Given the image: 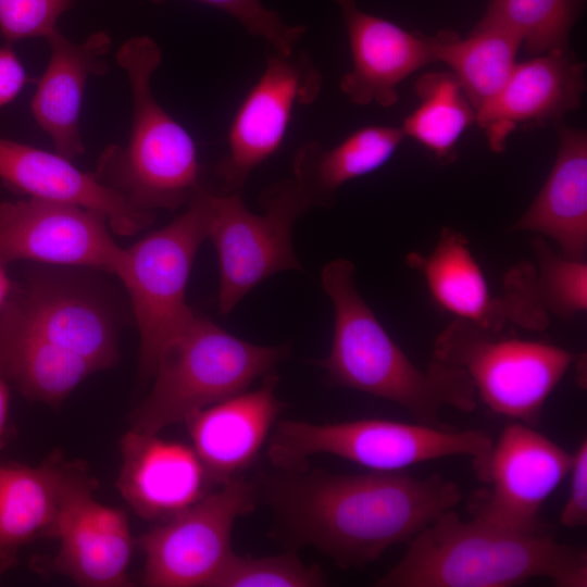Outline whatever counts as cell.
<instances>
[{
    "label": "cell",
    "mask_w": 587,
    "mask_h": 587,
    "mask_svg": "<svg viewBox=\"0 0 587 587\" xmlns=\"http://www.w3.org/2000/svg\"><path fill=\"white\" fill-rule=\"evenodd\" d=\"M569 475L570 492L560 514V524L567 528L587 523V442L584 439L572 454Z\"/></svg>",
    "instance_id": "obj_34"
},
{
    "label": "cell",
    "mask_w": 587,
    "mask_h": 587,
    "mask_svg": "<svg viewBox=\"0 0 587 587\" xmlns=\"http://www.w3.org/2000/svg\"><path fill=\"white\" fill-rule=\"evenodd\" d=\"M404 138L401 127L370 125L328 149L317 141H305L294 154L292 179L310 208H328L344 184L380 168Z\"/></svg>",
    "instance_id": "obj_25"
},
{
    "label": "cell",
    "mask_w": 587,
    "mask_h": 587,
    "mask_svg": "<svg viewBox=\"0 0 587 587\" xmlns=\"http://www.w3.org/2000/svg\"><path fill=\"white\" fill-rule=\"evenodd\" d=\"M50 47L48 65L36 83L30 112L51 139L54 151L73 160L84 153L79 129L85 87L90 76L107 71L103 57L111 49V38L102 30L83 42H73L58 29L46 38Z\"/></svg>",
    "instance_id": "obj_21"
},
{
    "label": "cell",
    "mask_w": 587,
    "mask_h": 587,
    "mask_svg": "<svg viewBox=\"0 0 587 587\" xmlns=\"http://www.w3.org/2000/svg\"><path fill=\"white\" fill-rule=\"evenodd\" d=\"M161 3L163 0H151ZM217 8L235 17L248 33L263 38L271 48L291 53L307 32L303 25H289L279 14L264 7L260 0H196Z\"/></svg>",
    "instance_id": "obj_32"
},
{
    "label": "cell",
    "mask_w": 587,
    "mask_h": 587,
    "mask_svg": "<svg viewBox=\"0 0 587 587\" xmlns=\"http://www.w3.org/2000/svg\"><path fill=\"white\" fill-rule=\"evenodd\" d=\"M404 261L422 275L436 303L455 319L504 329L508 319L502 300L491 294L462 233L445 226L430 252H410Z\"/></svg>",
    "instance_id": "obj_24"
},
{
    "label": "cell",
    "mask_w": 587,
    "mask_h": 587,
    "mask_svg": "<svg viewBox=\"0 0 587 587\" xmlns=\"http://www.w3.org/2000/svg\"><path fill=\"white\" fill-rule=\"evenodd\" d=\"M162 52L148 36L125 40L116 62L132 90L133 122L124 147L110 145L95 175L135 209L153 213L188 205L203 189L196 143L190 134L155 99L151 80Z\"/></svg>",
    "instance_id": "obj_4"
},
{
    "label": "cell",
    "mask_w": 587,
    "mask_h": 587,
    "mask_svg": "<svg viewBox=\"0 0 587 587\" xmlns=\"http://www.w3.org/2000/svg\"><path fill=\"white\" fill-rule=\"evenodd\" d=\"M432 46L434 61L450 67L477 112L507 83L522 40L508 28L480 20L466 37L441 32L432 37Z\"/></svg>",
    "instance_id": "obj_26"
},
{
    "label": "cell",
    "mask_w": 587,
    "mask_h": 587,
    "mask_svg": "<svg viewBox=\"0 0 587 587\" xmlns=\"http://www.w3.org/2000/svg\"><path fill=\"white\" fill-rule=\"evenodd\" d=\"M92 488L85 469L73 463L51 532L59 550L49 569L83 587L132 586L128 519L122 510L100 503Z\"/></svg>",
    "instance_id": "obj_15"
},
{
    "label": "cell",
    "mask_w": 587,
    "mask_h": 587,
    "mask_svg": "<svg viewBox=\"0 0 587 587\" xmlns=\"http://www.w3.org/2000/svg\"><path fill=\"white\" fill-rule=\"evenodd\" d=\"M109 297L82 268L30 270L0 309V322L79 355L98 371L118 355L117 321Z\"/></svg>",
    "instance_id": "obj_10"
},
{
    "label": "cell",
    "mask_w": 587,
    "mask_h": 587,
    "mask_svg": "<svg viewBox=\"0 0 587 587\" xmlns=\"http://www.w3.org/2000/svg\"><path fill=\"white\" fill-rule=\"evenodd\" d=\"M326 576L319 565L304 564L294 551L270 557L235 552L209 587H319Z\"/></svg>",
    "instance_id": "obj_31"
},
{
    "label": "cell",
    "mask_w": 587,
    "mask_h": 587,
    "mask_svg": "<svg viewBox=\"0 0 587 587\" xmlns=\"http://www.w3.org/2000/svg\"><path fill=\"white\" fill-rule=\"evenodd\" d=\"M72 466L58 454L37 466L0 463V579L23 546L51 536Z\"/></svg>",
    "instance_id": "obj_23"
},
{
    "label": "cell",
    "mask_w": 587,
    "mask_h": 587,
    "mask_svg": "<svg viewBox=\"0 0 587 587\" xmlns=\"http://www.w3.org/2000/svg\"><path fill=\"white\" fill-rule=\"evenodd\" d=\"M420 99L401 129L441 163L453 161L455 146L476 120V110L451 72L422 75L415 84Z\"/></svg>",
    "instance_id": "obj_28"
},
{
    "label": "cell",
    "mask_w": 587,
    "mask_h": 587,
    "mask_svg": "<svg viewBox=\"0 0 587 587\" xmlns=\"http://www.w3.org/2000/svg\"><path fill=\"white\" fill-rule=\"evenodd\" d=\"M74 0H0V34L5 43L43 38L58 30L60 16Z\"/></svg>",
    "instance_id": "obj_33"
},
{
    "label": "cell",
    "mask_w": 587,
    "mask_h": 587,
    "mask_svg": "<svg viewBox=\"0 0 587 587\" xmlns=\"http://www.w3.org/2000/svg\"><path fill=\"white\" fill-rule=\"evenodd\" d=\"M585 0H489L484 22L508 28L532 57L567 50Z\"/></svg>",
    "instance_id": "obj_29"
},
{
    "label": "cell",
    "mask_w": 587,
    "mask_h": 587,
    "mask_svg": "<svg viewBox=\"0 0 587 587\" xmlns=\"http://www.w3.org/2000/svg\"><path fill=\"white\" fill-rule=\"evenodd\" d=\"M558 152L550 173L511 233L530 232L549 238L565 257L587 254V134L561 123Z\"/></svg>",
    "instance_id": "obj_22"
},
{
    "label": "cell",
    "mask_w": 587,
    "mask_h": 587,
    "mask_svg": "<svg viewBox=\"0 0 587 587\" xmlns=\"http://www.w3.org/2000/svg\"><path fill=\"white\" fill-rule=\"evenodd\" d=\"M347 29L352 67L339 88L358 105L390 108L398 86L421 67L435 62L432 37L362 11L357 0H335Z\"/></svg>",
    "instance_id": "obj_17"
},
{
    "label": "cell",
    "mask_w": 587,
    "mask_h": 587,
    "mask_svg": "<svg viewBox=\"0 0 587 587\" xmlns=\"http://www.w3.org/2000/svg\"><path fill=\"white\" fill-rule=\"evenodd\" d=\"M208 238L220 266L218 310L228 314L255 286L286 270H302L292 247V228L310 205L292 178L268 186L264 213L247 209L241 191H205Z\"/></svg>",
    "instance_id": "obj_9"
},
{
    "label": "cell",
    "mask_w": 587,
    "mask_h": 587,
    "mask_svg": "<svg viewBox=\"0 0 587 587\" xmlns=\"http://www.w3.org/2000/svg\"><path fill=\"white\" fill-rule=\"evenodd\" d=\"M533 283L537 297L550 315L572 320L587 310V262L563 255L536 235Z\"/></svg>",
    "instance_id": "obj_30"
},
{
    "label": "cell",
    "mask_w": 587,
    "mask_h": 587,
    "mask_svg": "<svg viewBox=\"0 0 587 587\" xmlns=\"http://www.w3.org/2000/svg\"><path fill=\"white\" fill-rule=\"evenodd\" d=\"M14 283L10 279L5 264L0 261V309L5 303L13 290Z\"/></svg>",
    "instance_id": "obj_37"
},
{
    "label": "cell",
    "mask_w": 587,
    "mask_h": 587,
    "mask_svg": "<svg viewBox=\"0 0 587 587\" xmlns=\"http://www.w3.org/2000/svg\"><path fill=\"white\" fill-rule=\"evenodd\" d=\"M0 371L32 401L58 405L97 372L84 358L0 322Z\"/></svg>",
    "instance_id": "obj_27"
},
{
    "label": "cell",
    "mask_w": 587,
    "mask_h": 587,
    "mask_svg": "<svg viewBox=\"0 0 587 587\" xmlns=\"http://www.w3.org/2000/svg\"><path fill=\"white\" fill-rule=\"evenodd\" d=\"M354 272L351 261L336 259L321 273L335 315L330 351L317 362L328 382L394 402L423 424L436 425L445 408L474 411L478 399L465 371L435 361L417 367L362 298Z\"/></svg>",
    "instance_id": "obj_3"
},
{
    "label": "cell",
    "mask_w": 587,
    "mask_h": 587,
    "mask_svg": "<svg viewBox=\"0 0 587 587\" xmlns=\"http://www.w3.org/2000/svg\"><path fill=\"white\" fill-rule=\"evenodd\" d=\"M259 488L236 477L143 534L142 584L148 587H209L234 553L235 522L255 508Z\"/></svg>",
    "instance_id": "obj_11"
},
{
    "label": "cell",
    "mask_w": 587,
    "mask_h": 587,
    "mask_svg": "<svg viewBox=\"0 0 587 587\" xmlns=\"http://www.w3.org/2000/svg\"><path fill=\"white\" fill-rule=\"evenodd\" d=\"M322 74L303 50L270 48L266 65L250 88L227 133V153L214 172L225 193L241 191L250 174L282 146L297 105L313 103Z\"/></svg>",
    "instance_id": "obj_13"
},
{
    "label": "cell",
    "mask_w": 587,
    "mask_h": 587,
    "mask_svg": "<svg viewBox=\"0 0 587 587\" xmlns=\"http://www.w3.org/2000/svg\"><path fill=\"white\" fill-rule=\"evenodd\" d=\"M585 70L569 49L516 63L501 90L476 112L489 148L503 152L517 127L555 125L577 110L586 89Z\"/></svg>",
    "instance_id": "obj_16"
},
{
    "label": "cell",
    "mask_w": 587,
    "mask_h": 587,
    "mask_svg": "<svg viewBox=\"0 0 587 587\" xmlns=\"http://www.w3.org/2000/svg\"><path fill=\"white\" fill-rule=\"evenodd\" d=\"M277 384L272 371L259 388L196 411L184 421L209 482L222 485L236 478L257 459L283 408Z\"/></svg>",
    "instance_id": "obj_18"
},
{
    "label": "cell",
    "mask_w": 587,
    "mask_h": 587,
    "mask_svg": "<svg viewBox=\"0 0 587 587\" xmlns=\"http://www.w3.org/2000/svg\"><path fill=\"white\" fill-rule=\"evenodd\" d=\"M0 180L32 198L68 202L97 210L108 217L113 233L132 236L153 222V213L130 205L95 173L76 167L54 152L0 137Z\"/></svg>",
    "instance_id": "obj_20"
},
{
    "label": "cell",
    "mask_w": 587,
    "mask_h": 587,
    "mask_svg": "<svg viewBox=\"0 0 587 587\" xmlns=\"http://www.w3.org/2000/svg\"><path fill=\"white\" fill-rule=\"evenodd\" d=\"M574 360L559 346L460 319L438 335L432 358L464 370L477 399L494 413L530 426Z\"/></svg>",
    "instance_id": "obj_7"
},
{
    "label": "cell",
    "mask_w": 587,
    "mask_h": 587,
    "mask_svg": "<svg viewBox=\"0 0 587 587\" xmlns=\"http://www.w3.org/2000/svg\"><path fill=\"white\" fill-rule=\"evenodd\" d=\"M105 214L82 205L32 198L0 203V261L98 270L118 276L125 249Z\"/></svg>",
    "instance_id": "obj_14"
},
{
    "label": "cell",
    "mask_w": 587,
    "mask_h": 587,
    "mask_svg": "<svg viewBox=\"0 0 587 587\" xmlns=\"http://www.w3.org/2000/svg\"><path fill=\"white\" fill-rule=\"evenodd\" d=\"M267 455L276 469L309 466V458L329 454L373 472H401L448 457L480 460L492 438L476 429H450L423 423L363 419L315 424L280 421L267 439Z\"/></svg>",
    "instance_id": "obj_6"
},
{
    "label": "cell",
    "mask_w": 587,
    "mask_h": 587,
    "mask_svg": "<svg viewBox=\"0 0 587 587\" xmlns=\"http://www.w3.org/2000/svg\"><path fill=\"white\" fill-rule=\"evenodd\" d=\"M120 448L117 489L142 519L167 520L204 496L209 478L191 446L130 428Z\"/></svg>",
    "instance_id": "obj_19"
},
{
    "label": "cell",
    "mask_w": 587,
    "mask_h": 587,
    "mask_svg": "<svg viewBox=\"0 0 587 587\" xmlns=\"http://www.w3.org/2000/svg\"><path fill=\"white\" fill-rule=\"evenodd\" d=\"M11 46H0V108L12 102L25 85L32 82Z\"/></svg>",
    "instance_id": "obj_35"
},
{
    "label": "cell",
    "mask_w": 587,
    "mask_h": 587,
    "mask_svg": "<svg viewBox=\"0 0 587 587\" xmlns=\"http://www.w3.org/2000/svg\"><path fill=\"white\" fill-rule=\"evenodd\" d=\"M202 189L184 213L125 249L120 280L133 308L140 336L139 360L153 375L166 346L196 315L186 301L197 251L208 238L209 211Z\"/></svg>",
    "instance_id": "obj_8"
},
{
    "label": "cell",
    "mask_w": 587,
    "mask_h": 587,
    "mask_svg": "<svg viewBox=\"0 0 587 587\" xmlns=\"http://www.w3.org/2000/svg\"><path fill=\"white\" fill-rule=\"evenodd\" d=\"M9 402L8 380L0 371V448L3 445L8 428Z\"/></svg>",
    "instance_id": "obj_36"
},
{
    "label": "cell",
    "mask_w": 587,
    "mask_h": 587,
    "mask_svg": "<svg viewBox=\"0 0 587 587\" xmlns=\"http://www.w3.org/2000/svg\"><path fill=\"white\" fill-rule=\"evenodd\" d=\"M261 492L279 539L314 548L344 569L363 567L408 542L462 499L459 486L439 474L344 475L308 466L277 469Z\"/></svg>",
    "instance_id": "obj_1"
},
{
    "label": "cell",
    "mask_w": 587,
    "mask_h": 587,
    "mask_svg": "<svg viewBox=\"0 0 587 587\" xmlns=\"http://www.w3.org/2000/svg\"><path fill=\"white\" fill-rule=\"evenodd\" d=\"M287 346H260L195 315L161 353L150 394L135 411L132 429L159 434L190 414L242 392L273 371Z\"/></svg>",
    "instance_id": "obj_5"
},
{
    "label": "cell",
    "mask_w": 587,
    "mask_h": 587,
    "mask_svg": "<svg viewBox=\"0 0 587 587\" xmlns=\"http://www.w3.org/2000/svg\"><path fill=\"white\" fill-rule=\"evenodd\" d=\"M472 464L484 485L469 501L472 517L514 530L547 532L540 510L569 475L572 453L515 422Z\"/></svg>",
    "instance_id": "obj_12"
},
{
    "label": "cell",
    "mask_w": 587,
    "mask_h": 587,
    "mask_svg": "<svg viewBox=\"0 0 587 587\" xmlns=\"http://www.w3.org/2000/svg\"><path fill=\"white\" fill-rule=\"evenodd\" d=\"M546 578L558 587L587 586L585 549L450 510L408 541L378 587H511Z\"/></svg>",
    "instance_id": "obj_2"
}]
</instances>
